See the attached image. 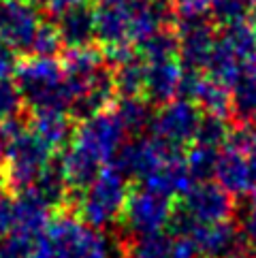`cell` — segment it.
<instances>
[{
	"label": "cell",
	"mask_w": 256,
	"mask_h": 258,
	"mask_svg": "<svg viewBox=\"0 0 256 258\" xmlns=\"http://www.w3.org/2000/svg\"><path fill=\"white\" fill-rule=\"evenodd\" d=\"M0 139L7 145L5 164L0 169V179L9 195H22L30 190L41 173L53 162V150L36 137L28 122L11 117L0 124Z\"/></svg>",
	"instance_id": "1"
},
{
	"label": "cell",
	"mask_w": 256,
	"mask_h": 258,
	"mask_svg": "<svg viewBox=\"0 0 256 258\" xmlns=\"http://www.w3.org/2000/svg\"><path fill=\"white\" fill-rule=\"evenodd\" d=\"M15 86L24 103L34 109H71V90L64 77L62 64L56 58L28 56L17 62Z\"/></svg>",
	"instance_id": "2"
},
{
	"label": "cell",
	"mask_w": 256,
	"mask_h": 258,
	"mask_svg": "<svg viewBox=\"0 0 256 258\" xmlns=\"http://www.w3.org/2000/svg\"><path fill=\"white\" fill-rule=\"evenodd\" d=\"M128 192L131 190L126 186V175L115 164H107L86 190L71 197L69 207L86 224L100 228L122 216Z\"/></svg>",
	"instance_id": "3"
},
{
	"label": "cell",
	"mask_w": 256,
	"mask_h": 258,
	"mask_svg": "<svg viewBox=\"0 0 256 258\" xmlns=\"http://www.w3.org/2000/svg\"><path fill=\"white\" fill-rule=\"evenodd\" d=\"M47 235L56 258H109L105 237L73 211H58Z\"/></svg>",
	"instance_id": "4"
},
{
	"label": "cell",
	"mask_w": 256,
	"mask_h": 258,
	"mask_svg": "<svg viewBox=\"0 0 256 258\" xmlns=\"http://www.w3.org/2000/svg\"><path fill=\"white\" fill-rule=\"evenodd\" d=\"M203 111L186 98H175L162 105L152 117V137L171 152H181L197 139Z\"/></svg>",
	"instance_id": "5"
},
{
	"label": "cell",
	"mask_w": 256,
	"mask_h": 258,
	"mask_svg": "<svg viewBox=\"0 0 256 258\" xmlns=\"http://www.w3.org/2000/svg\"><path fill=\"white\" fill-rule=\"evenodd\" d=\"M173 216H175V209H173L171 199L160 197L143 186H137L128 192L120 218L128 228L143 237L162 233L167 226H171Z\"/></svg>",
	"instance_id": "6"
},
{
	"label": "cell",
	"mask_w": 256,
	"mask_h": 258,
	"mask_svg": "<svg viewBox=\"0 0 256 258\" xmlns=\"http://www.w3.org/2000/svg\"><path fill=\"white\" fill-rule=\"evenodd\" d=\"M179 211H184L197 224L228 222L235 214V201L220 183L197 181L188 195L181 199Z\"/></svg>",
	"instance_id": "7"
},
{
	"label": "cell",
	"mask_w": 256,
	"mask_h": 258,
	"mask_svg": "<svg viewBox=\"0 0 256 258\" xmlns=\"http://www.w3.org/2000/svg\"><path fill=\"white\" fill-rule=\"evenodd\" d=\"M175 32L179 39V60L186 69L203 71L207 67L212 51L216 47L218 34L214 20L203 17H179L175 24Z\"/></svg>",
	"instance_id": "8"
},
{
	"label": "cell",
	"mask_w": 256,
	"mask_h": 258,
	"mask_svg": "<svg viewBox=\"0 0 256 258\" xmlns=\"http://www.w3.org/2000/svg\"><path fill=\"white\" fill-rule=\"evenodd\" d=\"M41 26L39 9L26 0H3L0 3V41L13 51H30L36 30Z\"/></svg>",
	"instance_id": "9"
},
{
	"label": "cell",
	"mask_w": 256,
	"mask_h": 258,
	"mask_svg": "<svg viewBox=\"0 0 256 258\" xmlns=\"http://www.w3.org/2000/svg\"><path fill=\"white\" fill-rule=\"evenodd\" d=\"M179 98L192 100L201 111H205L207 115H216V117H224L231 113L233 109V94L226 86L218 84L216 79H212L201 71H184V79H181V88H179Z\"/></svg>",
	"instance_id": "10"
},
{
	"label": "cell",
	"mask_w": 256,
	"mask_h": 258,
	"mask_svg": "<svg viewBox=\"0 0 256 258\" xmlns=\"http://www.w3.org/2000/svg\"><path fill=\"white\" fill-rule=\"evenodd\" d=\"M131 22L133 5L124 0H96L94 3L96 41L103 43L105 49L131 45Z\"/></svg>",
	"instance_id": "11"
},
{
	"label": "cell",
	"mask_w": 256,
	"mask_h": 258,
	"mask_svg": "<svg viewBox=\"0 0 256 258\" xmlns=\"http://www.w3.org/2000/svg\"><path fill=\"white\" fill-rule=\"evenodd\" d=\"M171 154L173 152L169 147H164L158 139H154V137H141V139L122 147L120 154H117L115 167L120 169L126 177H135V179L143 181L158 167H162V162L167 160Z\"/></svg>",
	"instance_id": "12"
},
{
	"label": "cell",
	"mask_w": 256,
	"mask_h": 258,
	"mask_svg": "<svg viewBox=\"0 0 256 258\" xmlns=\"http://www.w3.org/2000/svg\"><path fill=\"white\" fill-rule=\"evenodd\" d=\"M195 241L199 254L205 258H231L233 254L241 252L243 230L237 228L231 220L218 224H192L188 235Z\"/></svg>",
	"instance_id": "13"
},
{
	"label": "cell",
	"mask_w": 256,
	"mask_h": 258,
	"mask_svg": "<svg viewBox=\"0 0 256 258\" xmlns=\"http://www.w3.org/2000/svg\"><path fill=\"white\" fill-rule=\"evenodd\" d=\"M195 183L197 179L192 177V173L188 169L184 152H173L162 162V167H158L150 177H145L141 181V186L167 199H175V197L184 199Z\"/></svg>",
	"instance_id": "14"
},
{
	"label": "cell",
	"mask_w": 256,
	"mask_h": 258,
	"mask_svg": "<svg viewBox=\"0 0 256 258\" xmlns=\"http://www.w3.org/2000/svg\"><path fill=\"white\" fill-rule=\"evenodd\" d=\"M181 60L167 62H145V88L143 98L156 105H167L179 96L181 79H184Z\"/></svg>",
	"instance_id": "15"
},
{
	"label": "cell",
	"mask_w": 256,
	"mask_h": 258,
	"mask_svg": "<svg viewBox=\"0 0 256 258\" xmlns=\"http://www.w3.org/2000/svg\"><path fill=\"white\" fill-rule=\"evenodd\" d=\"M51 224V209L34 195L26 190L22 195L13 197V230L22 237L36 239L47 233Z\"/></svg>",
	"instance_id": "16"
},
{
	"label": "cell",
	"mask_w": 256,
	"mask_h": 258,
	"mask_svg": "<svg viewBox=\"0 0 256 258\" xmlns=\"http://www.w3.org/2000/svg\"><path fill=\"white\" fill-rule=\"evenodd\" d=\"M28 126L53 152L64 150L71 143L73 133H75L71 113L62 111V109H34L28 117Z\"/></svg>",
	"instance_id": "17"
},
{
	"label": "cell",
	"mask_w": 256,
	"mask_h": 258,
	"mask_svg": "<svg viewBox=\"0 0 256 258\" xmlns=\"http://www.w3.org/2000/svg\"><path fill=\"white\" fill-rule=\"evenodd\" d=\"M214 177H216V183H220L231 197H241L245 192H250V188L254 186L248 156L241 152L228 150V147H222L220 156H218Z\"/></svg>",
	"instance_id": "18"
},
{
	"label": "cell",
	"mask_w": 256,
	"mask_h": 258,
	"mask_svg": "<svg viewBox=\"0 0 256 258\" xmlns=\"http://www.w3.org/2000/svg\"><path fill=\"white\" fill-rule=\"evenodd\" d=\"M53 24L58 26L62 45L67 49L88 47L96 39V24H94V5L73 9L64 15L56 17Z\"/></svg>",
	"instance_id": "19"
},
{
	"label": "cell",
	"mask_w": 256,
	"mask_h": 258,
	"mask_svg": "<svg viewBox=\"0 0 256 258\" xmlns=\"http://www.w3.org/2000/svg\"><path fill=\"white\" fill-rule=\"evenodd\" d=\"M233 111L239 117V124L256 122V67L245 64L241 79L233 86Z\"/></svg>",
	"instance_id": "20"
},
{
	"label": "cell",
	"mask_w": 256,
	"mask_h": 258,
	"mask_svg": "<svg viewBox=\"0 0 256 258\" xmlns=\"http://www.w3.org/2000/svg\"><path fill=\"white\" fill-rule=\"evenodd\" d=\"M228 49H231L243 64H248L252 58H256V28L250 22H237L222 26V32L218 34Z\"/></svg>",
	"instance_id": "21"
},
{
	"label": "cell",
	"mask_w": 256,
	"mask_h": 258,
	"mask_svg": "<svg viewBox=\"0 0 256 258\" xmlns=\"http://www.w3.org/2000/svg\"><path fill=\"white\" fill-rule=\"evenodd\" d=\"M137 51L145 62L179 60V39L173 28H164L137 45Z\"/></svg>",
	"instance_id": "22"
},
{
	"label": "cell",
	"mask_w": 256,
	"mask_h": 258,
	"mask_svg": "<svg viewBox=\"0 0 256 258\" xmlns=\"http://www.w3.org/2000/svg\"><path fill=\"white\" fill-rule=\"evenodd\" d=\"M115 113L120 115L128 133H139L152 124V103L143 96H117L113 103Z\"/></svg>",
	"instance_id": "23"
},
{
	"label": "cell",
	"mask_w": 256,
	"mask_h": 258,
	"mask_svg": "<svg viewBox=\"0 0 256 258\" xmlns=\"http://www.w3.org/2000/svg\"><path fill=\"white\" fill-rule=\"evenodd\" d=\"M184 156H186V162H188V169L192 173V177H195L197 181H209V177H212L214 171H216L220 150L192 143L184 152Z\"/></svg>",
	"instance_id": "24"
},
{
	"label": "cell",
	"mask_w": 256,
	"mask_h": 258,
	"mask_svg": "<svg viewBox=\"0 0 256 258\" xmlns=\"http://www.w3.org/2000/svg\"><path fill=\"white\" fill-rule=\"evenodd\" d=\"M231 128L233 126H228V122H226L224 117L205 115L203 119H201V126H199V133H197L195 143L214 147V150H220V147H224L226 141H228Z\"/></svg>",
	"instance_id": "25"
},
{
	"label": "cell",
	"mask_w": 256,
	"mask_h": 258,
	"mask_svg": "<svg viewBox=\"0 0 256 258\" xmlns=\"http://www.w3.org/2000/svg\"><path fill=\"white\" fill-rule=\"evenodd\" d=\"M209 13H212L214 24L228 26L245 22V17L252 13V0H214Z\"/></svg>",
	"instance_id": "26"
},
{
	"label": "cell",
	"mask_w": 256,
	"mask_h": 258,
	"mask_svg": "<svg viewBox=\"0 0 256 258\" xmlns=\"http://www.w3.org/2000/svg\"><path fill=\"white\" fill-rule=\"evenodd\" d=\"M64 47L58 26L53 22H41L39 30H36V36L32 41L30 47V56H41V58H53L56 53Z\"/></svg>",
	"instance_id": "27"
},
{
	"label": "cell",
	"mask_w": 256,
	"mask_h": 258,
	"mask_svg": "<svg viewBox=\"0 0 256 258\" xmlns=\"http://www.w3.org/2000/svg\"><path fill=\"white\" fill-rule=\"evenodd\" d=\"M173 239L167 235L156 233V235H143L137 239L133 245V256L137 258H173Z\"/></svg>",
	"instance_id": "28"
},
{
	"label": "cell",
	"mask_w": 256,
	"mask_h": 258,
	"mask_svg": "<svg viewBox=\"0 0 256 258\" xmlns=\"http://www.w3.org/2000/svg\"><path fill=\"white\" fill-rule=\"evenodd\" d=\"M24 98L17 90L15 81L11 79H0V124L11 117H17L22 109Z\"/></svg>",
	"instance_id": "29"
},
{
	"label": "cell",
	"mask_w": 256,
	"mask_h": 258,
	"mask_svg": "<svg viewBox=\"0 0 256 258\" xmlns=\"http://www.w3.org/2000/svg\"><path fill=\"white\" fill-rule=\"evenodd\" d=\"M13 230V199L9 197V192L3 186L0 179V241L7 239Z\"/></svg>",
	"instance_id": "30"
},
{
	"label": "cell",
	"mask_w": 256,
	"mask_h": 258,
	"mask_svg": "<svg viewBox=\"0 0 256 258\" xmlns=\"http://www.w3.org/2000/svg\"><path fill=\"white\" fill-rule=\"evenodd\" d=\"M177 9V20L179 17H203L209 13L214 0H173Z\"/></svg>",
	"instance_id": "31"
},
{
	"label": "cell",
	"mask_w": 256,
	"mask_h": 258,
	"mask_svg": "<svg viewBox=\"0 0 256 258\" xmlns=\"http://www.w3.org/2000/svg\"><path fill=\"white\" fill-rule=\"evenodd\" d=\"M96 0H49V5H47V11L53 20L60 15H64L67 11H73V9H81V7H90V5H94Z\"/></svg>",
	"instance_id": "32"
},
{
	"label": "cell",
	"mask_w": 256,
	"mask_h": 258,
	"mask_svg": "<svg viewBox=\"0 0 256 258\" xmlns=\"http://www.w3.org/2000/svg\"><path fill=\"white\" fill-rule=\"evenodd\" d=\"M17 69L15 51L7 43L0 41V79H11Z\"/></svg>",
	"instance_id": "33"
},
{
	"label": "cell",
	"mask_w": 256,
	"mask_h": 258,
	"mask_svg": "<svg viewBox=\"0 0 256 258\" xmlns=\"http://www.w3.org/2000/svg\"><path fill=\"white\" fill-rule=\"evenodd\" d=\"M26 258H56V254H53L51 239H49L47 233L34 239L32 245H30V250H28V256H26Z\"/></svg>",
	"instance_id": "34"
},
{
	"label": "cell",
	"mask_w": 256,
	"mask_h": 258,
	"mask_svg": "<svg viewBox=\"0 0 256 258\" xmlns=\"http://www.w3.org/2000/svg\"><path fill=\"white\" fill-rule=\"evenodd\" d=\"M243 237L248 239L252 245H256V190L250 197L248 214H245V218H243Z\"/></svg>",
	"instance_id": "35"
},
{
	"label": "cell",
	"mask_w": 256,
	"mask_h": 258,
	"mask_svg": "<svg viewBox=\"0 0 256 258\" xmlns=\"http://www.w3.org/2000/svg\"><path fill=\"white\" fill-rule=\"evenodd\" d=\"M248 164H250V173H252V179L256 183V145L248 152Z\"/></svg>",
	"instance_id": "36"
},
{
	"label": "cell",
	"mask_w": 256,
	"mask_h": 258,
	"mask_svg": "<svg viewBox=\"0 0 256 258\" xmlns=\"http://www.w3.org/2000/svg\"><path fill=\"white\" fill-rule=\"evenodd\" d=\"M26 3H30L34 9H47L49 0H26Z\"/></svg>",
	"instance_id": "37"
},
{
	"label": "cell",
	"mask_w": 256,
	"mask_h": 258,
	"mask_svg": "<svg viewBox=\"0 0 256 258\" xmlns=\"http://www.w3.org/2000/svg\"><path fill=\"white\" fill-rule=\"evenodd\" d=\"M231 258H256V254H254V252H245V250H241V252L233 254Z\"/></svg>",
	"instance_id": "38"
},
{
	"label": "cell",
	"mask_w": 256,
	"mask_h": 258,
	"mask_svg": "<svg viewBox=\"0 0 256 258\" xmlns=\"http://www.w3.org/2000/svg\"><path fill=\"white\" fill-rule=\"evenodd\" d=\"M5 154H7V145L0 139V169H3V164H5Z\"/></svg>",
	"instance_id": "39"
},
{
	"label": "cell",
	"mask_w": 256,
	"mask_h": 258,
	"mask_svg": "<svg viewBox=\"0 0 256 258\" xmlns=\"http://www.w3.org/2000/svg\"><path fill=\"white\" fill-rule=\"evenodd\" d=\"M252 24H254V28H256V0H252Z\"/></svg>",
	"instance_id": "40"
},
{
	"label": "cell",
	"mask_w": 256,
	"mask_h": 258,
	"mask_svg": "<svg viewBox=\"0 0 256 258\" xmlns=\"http://www.w3.org/2000/svg\"><path fill=\"white\" fill-rule=\"evenodd\" d=\"M124 3H128V5H139V3H145V0H124Z\"/></svg>",
	"instance_id": "41"
},
{
	"label": "cell",
	"mask_w": 256,
	"mask_h": 258,
	"mask_svg": "<svg viewBox=\"0 0 256 258\" xmlns=\"http://www.w3.org/2000/svg\"><path fill=\"white\" fill-rule=\"evenodd\" d=\"M128 258H137V256H128Z\"/></svg>",
	"instance_id": "42"
},
{
	"label": "cell",
	"mask_w": 256,
	"mask_h": 258,
	"mask_svg": "<svg viewBox=\"0 0 256 258\" xmlns=\"http://www.w3.org/2000/svg\"><path fill=\"white\" fill-rule=\"evenodd\" d=\"M0 3H3V0H0Z\"/></svg>",
	"instance_id": "43"
}]
</instances>
